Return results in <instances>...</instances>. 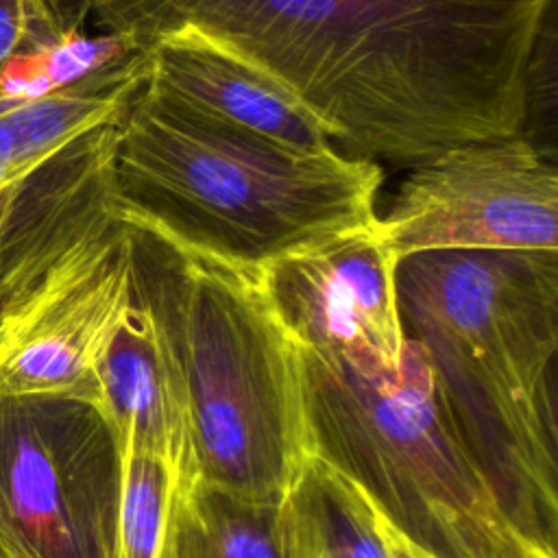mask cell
<instances>
[{
	"instance_id": "cell-1",
	"label": "cell",
	"mask_w": 558,
	"mask_h": 558,
	"mask_svg": "<svg viewBox=\"0 0 558 558\" xmlns=\"http://www.w3.org/2000/svg\"><path fill=\"white\" fill-rule=\"evenodd\" d=\"M146 50L192 28L290 92L347 155L414 166L523 133L554 0H63Z\"/></svg>"
},
{
	"instance_id": "cell-2",
	"label": "cell",
	"mask_w": 558,
	"mask_h": 558,
	"mask_svg": "<svg viewBox=\"0 0 558 558\" xmlns=\"http://www.w3.org/2000/svg\"><path fill=\"white\" fill-rule=\"evenodd\" d=\"M397 303L508 506L556 545L558 251L414 253Z\"/></svg>"
},
{
	"instance_id": "cell-3",
	"label": "cell",
	"mask_w": 558,
	"mask_h": 558,
	"mask_svg": "<svg viewBox=\"0 0 558 558\" xmlns=\"http://www.w3.org/2000/svg\"><path fill=\"white\" fill-rule=\"evenodd\" d=\"M122 218L133 294L161 327L187 390L201 482L240 499L281 504L316 449L303 347L264 266L222 259Z\"/></svg>"
},
{
	"instance_id": "cell-4",
	"label": "cell",
	"mask_w": 558,
	"mask_h": 558,
	"mask_svg": "<svg viewBox=\"0 0 558 558\" xmlns=\"http://www.w3.org/2000/svg\"><path fill=\"white\" fill-rule=\"evenodd\" d=\"M381 181L373 159L281 146L196 111L148 76L116 126L118 211L246 266L373 225Z\"/></svg>"
},
{
	"instance_id": "cell-5",
	"label": "cell",
	"mask_w": 558,
	"mask_h": 558,
	"mask_svg": "<svg viewBox=\"0 0 558 558\" xmlns=\"http://www.w3.org/2000/svg\"><path fill=\"white\" fill-rule=\"evenodd\" d=\"M301 347L316 456L360 484L408 538L438 558H556V545L508 506L414 340L399 368Z\"/></svg>"
},
{
	"instance_id": "cell-6",
	"label": "cell",
	"mask_w": 558,
	"mask_h": 558,
	"mask_svg": "<svg viewBox=\"0 0 558 558\" xmlns=\"http://www.w3.org/2000/svg\"><path fill=\"white\" fill-rule=\"evenodd\" d=\"M144 50L31 102L0 96V305L118 216L116 126Z\"/></svg>"
},
{
	"instance_id": "cell-7",
	"label": "cell",
	"mask_w": 558,
	"mask_h": 558,
	"mask_svg": "<svg viewBox=\"0 0 558 558\" xmlns=\"http://www.w3.org/2000/svg\"><path fill=\"white\" fill-rule=\"evenodd\" d=\"M120 484L96 405L0 395V558H113Z\"/></svg>"
},
{
	"instance_id": "cell-8",
	"label": "cell",
	"mask_w": 558,
	"mask_h": 558,
	"mask_svg": "<svg viewBox=\"0 0 558 558\" xmlns=\"http://www.w3.org/2000/svg\"><path fill=\"white\" fill-rule=\"evenodd\" d=\"M410 168L377 216L399 259L425 251H558V174L527 135L456 144Z\"/></svg>"
},
{
	"instance_id": "cell-9",
	"label": "cell",
	"mask_w": 558,
	"mask_h": 558,
	"mask_svg": "<svg viewBox=\"0 0 558 558\" xmlns=\"http://www.w3.org/2000/svg\"><path fill=\"white\" fill-rule=\"evenodd\" d=\"M131 301V240L118 211L0 305V395L98 408V368Z\"/></svg>"
},
{
	"instance_id": "cell-10",
	"label": "cell",
	"mask_w": 558,
	"mask_h": 558,
	"mask_svg": "<svg viewBox=\"0 0 558 558\" xmlns=\"http://www.w3.org/2000/svg\"><path fill=\"white\" fill-rule=\"evenodd\" d=\"M397 264L375 220L264 270L283 320L303 344L371 355L399 368L408 338L397 303Z\"/></svg>"
},
{
	"instance_id": "cell-11",
	"label": "cell",
	"mask_w": 558,
	"mask_h": 558,
	"mask_svg": "<svg viewBox=\"0 0 558 558\" xmlns=\"http://www.w3.org/2000/svg\"><path fill=\"white\" fill-rule=\"evenodd\" d=\"M98 410L111 427L120 466L150 456L174 469L183 488L201 482L187 390L150 310L135 299L98 368Z\"/></svg>"
},
{
	"instance_id": "cell-12",
	"label": "cell",
	"mask_w": 558,
	"mask_h": 558,
	"mask_svg": "<svg viewBox=\"0 0 558 558\" xmlns=\"http://www.w3.org/2000/svg\"><path fill=\"white\" fill-rule=\"evenodd\" d=\"M144 52L148 81L196 111L294 150L333 148L327 129L290 92L192 28L163 33Z\"/></svg>"
},
{
	"instance_id": "cell-13",
	"label": "cell",
	"mask_w": 558,
	"mask_h": 558,
	"mask_svg": "<svg viewBox=\"0 0 558 558\" xmlns=\"http://www.w3.org/2000/svg\"><path fill=\"white\" fill-rule=\"evenodd\" d=\"M288 558H438L408 538L349 475L314 458L283 499Z\"/></svg>"
},
{
	"instance_id": "cell-14",
	"label": "cell",
	"mask_w": 558,
	"mask_h": 558,
	"mask_svg": "<svg viewBox=\"0 0 558 558\" xmlns=\"http://www.w3.org/2000/svg\"><path fill=\"white\" fill-rule=\"evenodd\" d=\"M159 558H288L283 501H248L196 482L172 499Z\"/></svg>"
},
{
	"instance_id": "cell-15",
	"label": "cell",
	"mask_w": 558,
	"mask_h": 558,
	"mask_svg": "<svg viewBox=\"0 0 558 558\" xmlns=\"http://www.w3.org/2000/svg\"><path fill=\"white\" fill-rule=\"evenodd\" d=\"M120 475L113 558H159L172 499L185 488L174 469L150 456L129 458Z\"/></svg>"
},
{
	"instance_id": "cell-16",
	"label": "cell",
	"mask_w": 558,
	"mask_h": 558,
	"mask_svg": "<svg viewBox=\"0 0 558 558\" xmlns=\"http://www.w3.org/2000/svg\"><path fill=\"white\" fill-rule=\"evenodd\" d=\"M83 22V13L63 0H0V65L54 44Z\"/></svg>"
}]
</instances>
